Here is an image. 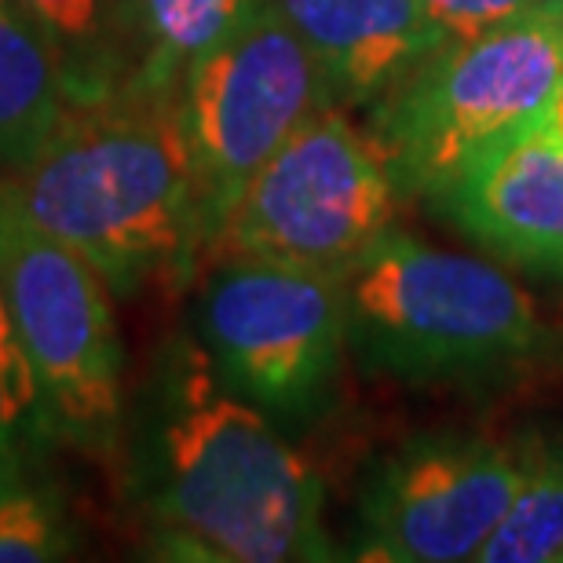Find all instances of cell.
I'll use <instances>...</instances> for the list:
<instances>
[{"mask_svg": "<svg viewBox=\"0 0 563 563\" xmlns=\"http://www.w3.org/2000/svg\"><path fill=\"white\" fill-rule=\"evenodd\" d=\"M0 292L37 377L52 432L107 450L121 428V347L107 278L37 228L0 187Z\"/></svg>", "mask_w": 563, "mask_h": 563, "instance_id": "cell-6", "label": "cell"}, {"mask_svg": "<svg viewBox=\"0 0 563 563\" xmlns=\"http://www.w3.org/2000/svg\"><path fill=\"white\" fill-rule=\"evenodd\" d=\"M421 4L450 37L461 41L509 22L523 8H531V0H421Z\"/></svg>", "mask_w": 563, "mask_h": 563, "instance_id": "cell-18", "label": "cell"}, {"mask_svg": "<svg viewBox=\"0 0 563 563\" xmlns=\"http://www.w3.org/2000/svg\"><path fill=\"white\" fill-rule=\"evenodd\" d=\"M344 292L347 352L413 385L501 374L549 341L534 300L498 264L396 228L352 267Z\"/></svg>", "mask_w": 563, "mask_h": 563, "instance_id": "cell-3", "label": "cell"}, {"mask_svg": "<svg viewBox=\"0 0 563 563\" xmlns=\"http://www.w3.org/2000/svg\"><path fill=\"white\" fill-rule=\"evenodd\" d=\"M59 55L70 103L125 92V0H19Z\"/></svg>", "mask_w": 563, "mask_h": 563, "instance_id": "cell-14", "label": "cell"}, {"mask_svg": "<svg viewBox=\"0 0 563 563\" xmlns=\"http://www.w3.org/2000/svg\"><path fill=\"white\" fill-rule=\"evenodd\" d=\"M322 107H333L325 81L278 0H256L239 30L195 63L179 88V118L206 253L250 179Z\"/></svg>", "mask_w": 563, "mask_h": 563, "instance_id": "cell-7", "label": "cell"}, {"mask_svg": "<svg viewBox=\"0 0 563 563\" xmlns=\"http://www.w3.org/2000/svg\"><path fill=\"white\" fill-rule=\"evenodd\" d=\"M523 479V443L418 435L369 476L355 556L366 563L476 560Z\"/></svg>", "mask_w": 563, "mask_h": 563, "instance_id": "cell-9", "label": "cell"}, {"mask_svg": "<svg viewBox=\"0 0 563 563\" xmlns=\"http://www.w3.org/2000/svg\"><path fill=\"white\" fill-rule=\"evenodd\" d=\"M278 8L341 110L380 103L454 41L421 0H278Z\"/></svg>", "mask_w": 563, "mask_h": 563, "instance_id": "cell-11", "label": "cell"}, {"mask_svg": "<svg viewBox=\"0 0 563 563\" xmlns=\"http://www.w3.org/2000/svg\"><path fill=\"white\" fill-rule=\"evenodd\" d=\"M322 479L261 407L223 385L209 352L168 369L154 435V527L176 560H333Z\"/></svg>", "mask_w": 563, "mask_h": 563, "instance_id": "cell-2", "label": "cell"}, {"mask_svg": "<svg viewBox=\"0 0 563 563\" xmlns=\"http://www.w3.org/2000/svg\"><path fill=\"white\" fill-rule=\"evenodd\" d=\"M435 206L505 264L563 275V88L490 143Z\"/></svg>", "mask_w": 563, "mask_h": 563, "instance_id": "cell-10", "label": "cell"}, {"mask_svg": "<svg viewBox=\"0 0 563 563\" xmlns=\"http://www.w3.org/2000/svg\"><path fill=\"white\" fill-rule=\"evenodd\" d=\"M399 187L347 110L322 107L242 190L206 261L250 256L347 278L396 228Z\"/></svg>", "mask_w": 563, "mask_h": 563, "instance_id": "cell-5", "label": "cell"}, {"mask_svg": "<svg viewBox=\"0 0 563 563\" xmlns=\"http://www.w3.org/2000/svg\"><path fill=\"white\" fill-rule=\"evenodd\" d=\"M201 333L223 385L275 418H311L347 352L344 278L217 256L201 292Z\"/></svg>", "mask_w": 563, "mask_h": 563, "instance_id": "cell-8", "label": "cell"}, {"mask_svg": "<svg viewBox=\"0 0 563 563\" xmlns=\"http://www.w3.org/2000/svg\"><path fill=\"white\" fill-rule=\"evenodd\" d=\"M66 107L59 55L19 0H0V179L41 151Z\"/></svg>", "mask_w": 563, "mask_h": 563, "instance_id": "cell-13", "label": "cell"}, {"mask_svg": "<svg viewBox=\"0 0 563 563\" xmlns=\"http://www.w3.org/2000/svg\"><path fill=\"white\" fill-rule=\"evenodd\" d=\"M563 88V4H531L476 37L450 41L369 107L366 136L402 198L439 201L461 173Z\"/></svg>", "mask_w": 563, "mask_h": 563, "instance_id": "cell-4", "label": "cell"}, {"mask_svg": "<svg viewBox=\"0 0 563 563\" xmlns=\"http://www.w3.org/2000/svg\"><path fill=\"white\" fill-rule=\"evenodd\" d=\"M256 0H125L129 74L121 96L179 99L198 59L239 30Z\"/></svg>", "mask_w": 563, "mask_h": 563, "instance_id": "cell-12", "label": "cell"}, {"mask_svg": "<svg viewBox=\"0 0 563 563\" xmlns=\"http://www.w3.org/2000/svg\"><path fill=\"white\" fill-rule=\"evenodd\" d=\"M66 531L55 505L26 479L0 483V563H44L66 556Z\"/></svg>", "mask_w": 563, "mask_h": 563, "instance_id": "cell-17", "label": "cell"}, {"mask_svg": "<svg viewBox=\"0 0 563 563\" xmlns=\"http://www.w3.org/2000/svg\"><path fill=\"white\" fill-rule=\"evenodd\" d=\"M26 217L77 250L118 297L187 282L206 234L179 99L70 103L19 173L0 179Z\"/></svg>", "mask_w": 563, "mask_h": 563, "instance_id": "cell-1", "label": "cell"}, {"mask_svg": "<svg viewBox=\"0 0 563 563\" xmlns=\"http://www.w3.org/2000/svg\"><path fill=\"white\" fill-rule=\"evenodd\" d=\"M479 563H563V439H527L523 479Z\"/></svg>", "mask_w": 563, "mask_h": 563, "instance_id": "cell-15", "label": "cell"}, {"mask_svg": "<svg viewBox=\"0 0 563 563\" xmlns=\"http://www.w3.org/2000/svg\"><path fill=\"white\" fill-rule=\"evenodd\" d=\"M531 4H563V0H531Z\"/></svg>", "mask_w": 563, "mask_h": 563, "instance_id": "cell-19", "label": "cell"}, {"mask_svg": "<svg viewBox=\"0 0 563 563\" xmlns=\"http://www.w3.org/2000/svg\"><path fill=\"white\" fill-rule=\"evenodd\" d=\"M48 435L55 432L44 413L37 377L0 292V483L26 479V461Z\"/></svg>", "mask_w": 563, "mask_h": 563, "instance_id": "cell-16", "label": "cell"}]
</instances>
